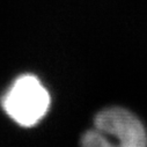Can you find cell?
Returning <instances> with one entry per match:
<instances>
[{"label":"cell","mask_w":147,"mask_h":147,"mask_svg":"<svg viewBox=\"0 0 147 147\" xmlns=\"http://www.w3.org/2000/svg\"><path fill=\"white\" fill-rule=\"evenodd\" d=\"M50 103L49 92L32 74L20 76L1 100L5 113L16 124L24 127L38 124L47 115Z\"/></svg>","instance_id":"obj_2"},{"label":"cell","mask_w":147,"mask_h":147,"mask_svg":"<svg viewBox=\"0 0 147 147\" xmlns=\"http://www.w3.org/2000/svg\"><path fill=\"white\" fill-rule=\"evenodd\" d=\"M80 147H147V131L130 110L110 107L96 114L94 127L82 136Z\"/></svg>","instance_id":"obj_1"}]
</instances>
